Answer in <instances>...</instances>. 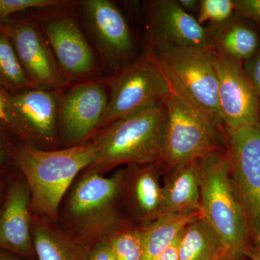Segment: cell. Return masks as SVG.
<instances>
[{
    "label": "cell",
    "mask_w": 260,
    "mask_h": 260,
    "mask_svg": "<svg viewBox=\"0 0 260 260\" xmlns=\"http://www.w3.org/2000/svg\"><path fill=\"white\" fill-rule=\"evenodd\" d=\"M75 5L68 0H0V20L24 10L69 8Z\"/></svg>",
    "instance_id": "484cf974"
},
{
    "label": "cell",
    "mask_w": 260,
    "mask_h": 260,
    "mask_svg": "<svg viewBox=\"0 0 260 260\" xmlns=\"http://www.w3.org/2000/svg\"><path fill=\"white\" fill-rule=\"evenodd\" d=\"M227 252L230 251L202 215L181 233L179 260H216Z\"/></svg>",
    "instance_id": "44dd1931"
},
{
    "label": "cell",
    "mask_w": 260,
    "mask_h": 260,
    "mask_svg": "<svg viewBox=\"0 0 260 260\" xmlns=\"http://www.w3.org/2000/svg\"><path fill=\"white\" fill-rule=\"evenodd\" d=\"M167 115L164 103L99 129L91 138L96 158L86 170L104 175L119 166L162 160Z\"/></svg>",
    "instance_id": "3957f363"
},
{
    "label": "cell",
    "mask_w": 260,
    "mask_h": 260,
    "mask_svg": "<svg viewBox=\"0 0 260 260\" xmlns=\"http://www.w3.org/2000/svg\"><path fill=\"white\" fill-rule=\"evenodd\" d=\"M88 260H116L108 239H104L90 246Z\"/></svg>",
    "instance_id": "f1b7e54d"
},
{
    "label": "cell",
    "mask_w": 260,
    "mask_h": 260,
    "mask_svg": "<svg viewBox=\"0 0 260 260\" xmlns=\"http://www.w3.org/2000/svg\"><path fill=\"white\" fill-rule=\"evenodd\" d=\"M215 68L224 129L260 123L259 101L243 63L217 54Z\"/></svg>",
    "instance_id": "7c38bea8"
},
{
    "label": "cell",
    "mask_w": 260,
    "mask_h": 260,
    "mask_svg": "<svg viewBox=\"0 0 260 260\" xmlns=\"http://www.w3.org/2000/svg\"><path fill=\"white\" fill-rule=\"evenodd\" d=\"M109 102L99 130L164 104L171 95L161 72L145 51L109 78Z\"/></svg>",
    "instance_id": "52a82bcc"
},
{
    "label": "cell",
    "mask_w": 260,
    "mask_h": 260,
    "mask_svg": "<svg viewBox=\"0 0 260 260\" xmlns=\"http://www.w3.org/2000/svg\"><path fill=\"white\" fill-rule=\"evenodd\" d=\"M212 45L218 55L244 63L260 48L257 30L249 23L233 17L220 25H209Z\"/></svg>",
    "instance_id": "d6986e66"
},
{
    "label": "cell",
    "mask_w": 260,
    "mask_h": 260,
    "mask_svg": "<svg viewBox=\"0 0 260 260\" xmlns=\"http://www.w3.org/2000/svg\"><path fill=\"white\" fill-rule=\"evenodd\" d=\"M107 239L116 260H143V240L140 225L121 224Z\"/></svg>",
    "instance_id": "cb8c5ba5"
},
{
    "label": "cell",
    "mask_w": 260,
    "mask_h": 260,
    "mask_svg": "<svg viewBox=\"0 0 260 260\" xmlns=\"http://www.w3.org/2000/svg\"><path fill=\"white\" fill-rule=\"evenodd\" d=\"M0 260H15V259H13V258L10 257V256L3 255V254H0Z\"/></svg>",
    "instance_id": "e575fe53"
},
{
    "label": "cell",
    "mask_w": 260,
    "mask_h": 260,
    "mask_svg": "<svg viewBox=\"0 0 260 260\" xmlns=\"http://www.w3.org/2000/svg\"><path fill=\"white\" fill-rule=\"evenodd\" d=\"M30 210L28 185L15 183L9 189L0 213V247L25 256H30L35 252Z\"/></svg>",
    "instance_id": "e0dca14e"
},
{
    "label": "cell",
    "mask_w": 260,
    "mask_h": 260,
    "mask_svg": "<svg viewBox=\"0 0 260 260\" xmlns=\"http://www.w3.org/2000/svg\"><path fill=\"white\" fill-rule=\"evenodd\" d=\"M167 168L162 160L128 166L124 169L122 197L139 225L153 221L161 215L162 184Z\"/></svg>",
    "instance_id": "2e32d148"
},
{
    "label": "cell",
    "mask_w": 260,
    "mask_h": 260,
    "mask_svg": "<svg viewBox=\"0 0 260 260\" xmlns=\"http://www.w3.org/2000/svg\"><path fill=\"white\" fill-rule=\"evenodd\" d=\"M243 66L252 84L260 105V48L255 55L243 63Z\"/></svg>",
    "instance_id": "83f0119b"
},
{
    "label": "cell",
    "mask_w": 260,
    "mask_h": 260,
    "mask_svg": "<svg viewBox=\"0 0 260 260\" xmlns=\"http://www.w3.org/2000/svg\"><path fill=\"white\" fill-rule=\"evenodd\" d=\"M3 161V153H2L1 150H0V162Z\"/></svg>",
    "instance_id": "d590c367"
},
{
    "label": "cell",
    "mask_w": 260,
    "mask_h": 260,
    "mask_svg": "<svg viewBox=\"0 0 260 260\" xmlns=\"http://www.w3.org/2000/svg\"><path fill=\"white\" fill-rule=\"evenodd\" d=\"M178 3L183 9L189 13L199 8L200 5V1L198 0H178Z\"/></svg>",
    "instance_id": "4dcf8cb0"
},
{
    "label": "cell",
    "mask_w": 260,
    "mask_h": 260,
    "mask_svg": "<svg viewBox=\"0 0 260 260\" xmlns=\"http://www.w3.org/2000/svg\"><path fill=\"white\" fill-rule=\"evenodd\" d=\"M5 32L32 87L61 90L68 86L69 83L39 25L31 22H20L10 25Z\"/></svg>",
    "instance_id": "4fadbf2b"
},
{
    "label": "cell",
    "mask_w": 260,
    "mask_h": 260,
    "mask_svg": "<svg viewBox=\"0 0 260 260\" xmlns=\"http://www.w3.org/2000/svg\"><path fill=\"white\" fill-rule=\"evenodd\" d=\"M109 97V79L85 80L59 90L60 135L68 148L93 138L107 110Z\"/></svg>",
    "instance_id": "30bf717a"
},
{
    "label": "cell",
    "mask_w": 260,
    "mask_h": 260,
    "mask_svg": "<svg viewBox=\"0 0 260 260\" xmlns=\"http://www.w3.org/2000/svg\"><path fill=\"white\" fill-rule=\"evenodd\" d=\"M97 147L93 139L61 150L25 145L17 155L30 193V210L56 220L63 198L75 178L93 164Z\"/></svg>",
    "instance_id": "7a4b0ae2"
},
{
    "label": "cell",
    "mask_w": 260,
    "mask_h": 260,
    "mask_svg": "<svg viewBox=\"0 0 260 260\" xmlns=\"http://www.w3.org/2000/svg\"><path fill=\"white\" fill-rule=\"evenodd\" d=\"M250 258L254 260H260V253L254 252L251 254Z\"/></svg>",
    "instance_id": "836d02e7"
},
{
    "label": "cell",
    "mask_w": 260,
    "mask_h": 260,
    "mask_svg": "<svg viewBox=\"0 0 260 260\" xmlns=\"http://www.w3.org/2000/svg\"><path fill=\"white\" fill-rule=\"evenodd\" d=\"M32 242L39 260H88L90 246L47 224L34 227Z\"/></svg>",
    "instance_id": "ffe728a7"
},
{
    "label": "cell",
    "mask_w": 260,
    "mask_h": 260,
    "mask_svg": "<svg viewBox=\"0 0 260 260\" xmlns=\"http://www.w3.org/2000/svg\"><path fill=\"white\" fill-rule=\"evenodd\" d=\"M8 120H9V109H8V102L0 93V121Z\"/></svg>",
    "instance_id": "1f68e13d"
},
{
    "label": "cell",
    "mask_w": 260,
    "mask_h": 260,
    "mask_svg": "<svg viewBox=\"0 0 260 260\" xmlns=\"http://www.w3.org/2000/svg\"><path fill=\"white\" fill-rule=\"evenodd\" d=\"M0 80L14 89L32 87L6 32H0Z\"/></svg>",
    "instance_id": "603a6c76"
},
{
    "label": "cell",
    "mask_w": 260,
    "mask_h": 260,
    "mask_svg": "<svg viewBox=\"0 0 260 260\" xmlns=\"http://www.w3.org/2000/svg\"><path fill=\"white\" fill-rule=\"evenodd\" d=\"M236 14L234 0H201L198 8V23L209 22L210 25H220L229 21Z\"/></svg>",
    "instance_id": "d4e9b609"
},
{
    "label": "cell",
    "mask_w": 260,
    "mask_h": 260,
    "mask_svg": "<svg viewBox=\"0 0 260 260\" xmlns=\"http://www.w3.org/2000/svg\"><path fill=\"white\" fill-rule=\"evenodd\" d=\"M162 191L161 215L201 213L200 160L166 170Z\"/></svg>",
    "instance_id": "ac0fdd59"
},
{
    "label": "cell",
    "mask_w": 260,
    "mask_h": 260,
    "mask_svg": "<svg viewBox=\"0 0 260 260\" xmlns=\"http://www.w3.org/2000/svg\"><path fill=\"white\" fill-rule=\"evenodd\" d=\"M148 39L179 47L213 49L209 26L204 27L175 0L148 3ZM215 51V50H214Z\"/></svg>",
    "instance_id": "9a60e30c"
},
{
    "label": "cell",
    "mask_w": 260,
    "mask_h": 260,
    "mask_svg": "<svg viewBox=\"0 0 260 260\" xmlns=\"http://www.w3.org/2000/svg\"><path fill=\"white\" fill-rule=\"evenodd\" d=\"M145 51L158 67L171 93L224 129L219 110L215 51L148 39Z\"/></svg>",
    "instance_id": "6da1fadb"
},
{
    "label": "cell",
    "mask_w": 260,
    "mask_h": 260,
    "mask_svg": "<svg viewBox=\"0 0 260 260\" xmlns=\"http://www.w3.org/2000/svg\"><path fill=\"white\" fill-rule=\"evenodd\" d=\"M85 28L99 56L114 74L129 64L134 51L133 34L125 17L109 0L80 3Z\"/></svg>",
    "instance_id": "8fae6325"
},
{
    "label": "cell",
    "mask_w": 260,
    "mask_h": 260,
    "mask_svg": "<svg viewBox=\"0 0 260 260\" xmlns=\"http://www.w3.org/2000/svg\"><path fill=\"white\" fill-rule=\"evenodd\" d=\"M180 235L174 241L172 245L169 246L155 260H179L178 259V246H179Z\"/></svg>",
    "instance_id": "f546056e"
},
{
    "label": "cell",
    "mask_w": 260,
    "mask_h": 260,
    "mask_svg": "<svg viewBox=\"0 0 260 260\" xmlns=\"http://www.w3.org/2000/svg\"><path fill=\"white\" fill-rule=\"evenodd\" d=\"M241 258H242V256H238L237 254H233V253L227 252L216 260H240Z\"/></svg>",
    "instance_id": "d6a6232c"
},
{
    "label": "cell",
    "mask_w": 260,
    "mask_h": 260,
    "mask_svg": "<svg viewBox=\"0 0 260 260\" xmlns=\"http://www.w3.org/2000/svg\"><path fill=\"white\" fill-rule=\"evenodd\" d=\"M124 169L105 177L86 170L72 187L65 213L78 239L93 244L107 239L124 223L118 211L122 198Z\"/></svg>",
    "instance_id": "5b68a950"
},
{
    "label": "cell",
    "mask_w": 260,
    "mask_h": 260,
    "mask_svg": "<svg viewBox=\"0 0 260 260\" xmlns=\"http://www.w3.org/2000/svg\"><path fill=\"white\" fill-rule=\"evenodd\" d=\"M202 217L222 239L228 250L250 256L253 249L245 214L230 176L226 150L200 159Z\"/></svg>",
    "instance_id": "277c9868"
},
{
    "label": "cell",
    "mask_w": 260,
    "mask_h": 260,
    "mask_svg": "<svg viewBox=\"0 0 260 260\" xmlns=\"http://www.w3.org/2000/svg\"><path fill=\"white\" fill-rule=\"evenodd\" d=\"M236 14L260 24V0H234Z\"/></svg>",
    "instance_id": "4316f807"
},
{
    "label": "cell",
    "mask_w": 260,
    "mask_h": 260,
    "mask_svg": "<svg viewBox=\"0 0 260 260\" xmlns=\"http://www.w3.org/2000/svg\"><path fill=\"white\" fill-rule=\"evenodd\" d=\"M166 106L162 160L167 170L225 150V129L214 125L174 94Z\"/></svg>",
    "instance_id": "8992f818"
},
{
    "label": "cell",
    "mask_w": 260,
    "mask_h": 260,
    "mask_svg": "<svg viewBox=\"0 0 260 260\" xmlns=\"http://www.w3.org/2000/svg\"><path fill=\"white\" fill-rule=\"evenodd\" d=\"M200 215V212L162 214L153 221L140 225L143 240V260H155L172 245L184 228Z\"/></svg>",
    "instance_id": "7402d4cb"
},
{
    "label": "cell",
    "mask_w": 260,
    "mask_h": 260,
    "mask_svg": "<svg viewBox=\"0 0 260 260\" xmlns=\"http://www.w3.org/2000/svg\"><path fill=\"white\" fill-rule=\"evenodd\" d=\"M56 8L39 16V25L68 83L98 78V60L76 19Z\"/></svg>",
    "instance_id": "9c48e42d"
},
{
    "label": "cell",
    "mask_w": 260,
    "mask_h": 260,
    "mask_svg": "<svg viewBox=\"0 0 260 260\" xmlns=\"http://www.w3.org/2000/svg\"><path fill=\"white\" fill-rule=\"evenodd\" d=\"M233 186L260 253V123L225 129Z\"/></svg>",
    "instance_id": "ba28073f"
},
{
    "label": "cell",
    "mask_w": 260,
    "mask_h": 260,
    "mask_svg": "<svg viewBox=\"0 0 260 260\" xmlns=\"http://www.w3.org/2000/svg\"><path fill=\"white\" fill-rule=\"evenodd\" d=\"M12 114L34 142L51 146L57 141L59 126V90L30 87L8 102Z\"/></svg>",
    "instance_id": "5bb4252c"
}]
</instances>
